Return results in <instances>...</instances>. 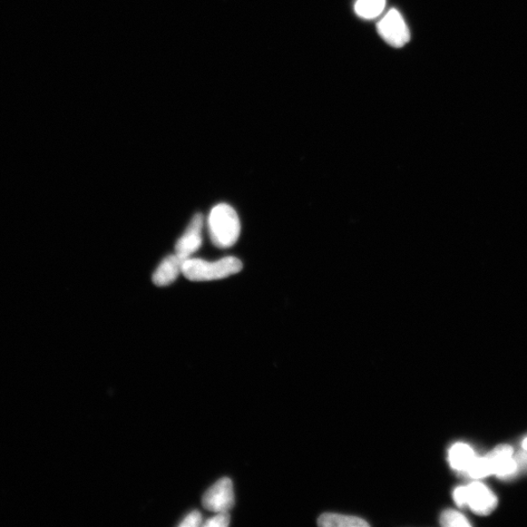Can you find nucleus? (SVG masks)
<instances>
[{"label": "nucleus", "instance_id": "9d476101", "mask_svg": "<svg viewBox=\"0 0 527 527\" xmlns=\"http://www.w3.org/2000/svg\"><path fill=\"white\" fill-rule=\"evenodd\" d=\"M318 523L324 527H368L369 523L360 517L334 513H326L319 517Z\"/></svg>", "mask_w": 527, "mask_h": 527}, {"label": "nucleus", "instance_id": "f03ea898", "mask_svg": "<svg viewBox=\"0 0 527 527\" xmlns=\"http://www.w3.org/2000/svg\"><path fill=\"white\" fill-rule=\"evenodd\" d=\"M241 270L242 263L236 257H224L215 262L189 258L183 263L182 273L192 281H210L236 275Z\"/></svg>", "mask_w": 527, "mask_h": 527}, {"label": "nucleus", "instance_id": "7ed1b4c3", "mask_svg": "<svg viewBox=\"0 0 527 527\" xmlns=\"http://www.w3.org/2000/svg\"><path fill=\"white\" fill-rule=\"evenodd\" d=\"M378 33L390 46L404 47L410 39L408 27L404 17L397 9H390L377 24Z\"/></svg>", "mask_w": 527, "mask_h": 527}, {"label": "nucleus", "instance_id": "4468645a", "mask_svg": "<svg viewBox=\"0 0 527 527\" xmlns=\"http://www.w3.org/2000/svg\"><path fill=\"white\" fill-rule=\"evenodd\" d=\"M231 517L228 512L216 513L203 523L205 527H227L230 524Z\"/></svg>", "mask_w": 527, "mask_h": 527}, {"label": "nucleus", "instance_id": "9b49d317", "mask_svg": "<svg viewBox=\"0 0 527 527\" xmlns=\"http://www.w3.org/2000/svg\"><path fill=\"white\" fill-rule=\"evenodd\" d=\"M385 6L386 0H358L355 12L361 19H375L382 14Z\"/></svg>", "mask_w": 527, "mask_h": 527}, {"label": "nucleus", "instance_id": "6e6552de", "mask_svg": "<svg viewBox=\"0 0 527 527\" xmlns=\"http://www.w3.org/2000/svg\"><path fill=\"white\" fill-rule=\"evenodd\" d=\"M183 263L184 261L176 254L166 257L153 273V281L154 285L158 287L171 285L178 278L179 273L182 272Z\"/></svg>", "mask_w": 527, "mask_h": 527}, {"label": "nucleus", "instance_id": "f8f14e48", "mask_svg": "<svg viewBox=\"0 0 527 527\" xmlns=\"http://www.w3.org/2000/svg\"><path fill=\"white\" fill-rule=\"evenodd\" d=\"M467 473L475 480H480L487 476L493 474L492 462L488 456L476 457L470 467L468 468Z\"/></svg>", "mask_w": 527, "mask_h": 527}, {"label": "nucleus", "instance_id": "39448f33", "mask_svg": "<svg viewBox=\"0 0 527 527\" xmlns=\"http://www.w3.org/2000/svg\"><path fill=\"white\" fill-rule=\"evenodd\" d=\"M203 227V216L201 214H195L187 230L179 239L175 246V254L181 260L185 261L197 252L201 247V231Z\"/></svg>", "mask_w": 527, "mask_h": 527}, {"label": "nucleus", "instance_id": "f3484780", "mask_svg": "<svg viewBox=\"0 0 527 527\" xmlns=\"http://www.w3.org/2000/svg\"><path fill=\"white\" fill-rule=\"evenodd\" d=\"M523 451L527 452V437L523 442Z\"/></svg>", "mask_w": 527, "mask_h": 527}, {"label": "nucleus", "instance_id": "20e7f679", "mask_svg": "<svg viewBox=\"0 0 527 527\" xmlns=\"http://www.w3.org/2000/svg\"><path fill=\"white\" fill-rule=\"evenodd\" d=\"M202 505L205 509L216 513H226L234 505V492L232 480L223 477L215 483L202 497Z\"/></svg>", "mask_w": 527, "mask_h": 527}, {"label": "nucleus", "instance_id": "0eeeda50", "mask_svg": "<svg viewBox=\"0 0 527 527\" xmlns=\"http://www.w3.org/2000/svg\"><path fill=\"white\" fill-rule=\"evenodd\" d=\"M513 453L514 449L512 446L503 444L497 446L490 454H487L492 462L494 475L501 478H507L516 473L519 465H517Z\"/></svg>", "mask_w": 527, "mask_h": 527}, {"label": "nucleus", "instance_id": "2eb2a0df", "mask_svg": "<svg viewBox=\"0 0 527 527\" xmlns=\"http://www.w3.org/2000/svg\"><path fill=\"white\" fill-rule=\"evenodd\" d=\"M202 524V515L199 511H193L185 516L179 526L198 527Z\"/></svg>", "mask_w": 527, "mask_h": 527}, {"label": "nucleus", "instance_id": "dca6fc26", "mask_svg": "<svg viewBox=\"0 0 527 527\" xmlns=\"http://www.w3.org/2000/svg\"><path fill=\"white\" fill-rule=\"evenodd\" d=\"M453 499L459 507L467 505V491L466 486H459L453 492Z\"/></svg>", "mask_w": 527, "mask_h": 527}, {"label": "nucleus", "instance_id": "423d86ee", "mask_svg": "<svg viewBox=\"0 0 527 527\" xmlns=\"http://www.w3.org/2000/svg\"><path fill=\"white\" fill-rule=\"evenodd\" d=\"M467 505L480 515H490L497 506L495 494L482 483L475 482L466 486Z\"/></svg>", "mask_w": 527, "mask_h": 527}, {"label": "nucleus", "instance_id": "f257e3e1", "mask_svg": "<svg viewBox=\"0 0 527 527\" xmlns=\"http://www.w3.org/2000/svg\"><path fill=\"white\" fill-rule=\"evenodd\" d=\"M210 239L215 247L229 248L236 243L240 234L239 215L229 204L214 207L208 217Z\"/></svg>", "mask_w": 527, "mask_h": 527}, {"label": "nucleus", "instance_id": "ddd939ff", "mask_svg": "<svg viewBox=\"0 0 527 527\" xmlns=\"http://www.w3.org/2000/svg\"><path fill=\"white\" fill-rule=\"evenodd\" d=\"M441 524L445 527L471 526V523H468L467 517L463 514L453 510H447L443 513L441 516Z\"/></svg>", "mask_w": 527, "mask_h": 527}, {"label": "nucleus", "instance_id": "1a4fd4ad", "mask_svg": "<svg viewBox=\"0 0 527 527\" xmlns=\"http://www.w3.org/2000/svg\"><path fill=\"white\" fill-rule=\"evenodd\" d=\"M476 457L473 448L465 444H456L449 449V464L455 471L467 472Z\"/></svg>", "mask_w": 527, "mask_h": 527}]
</instances>
